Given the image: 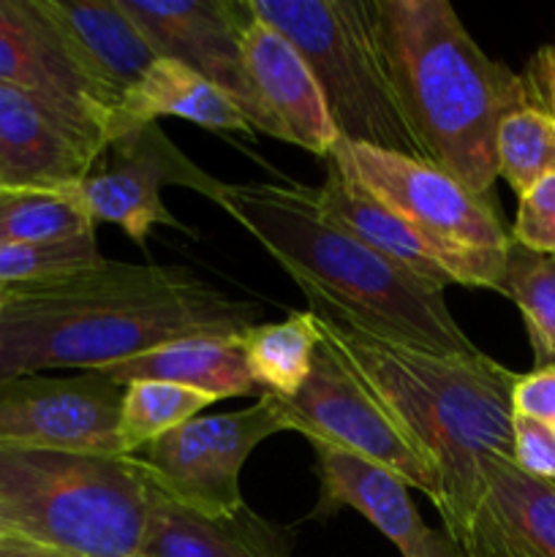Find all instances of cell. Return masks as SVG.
<instances>
[{"label": "cell", "mask_w": 555, "mask_h": 557, "mask_svg": "<svg viewBox=\"0 0 555 557\" xmlns=\"http://www.w3.org/2000/svg\"><path fill=\"white\" fill-rule=\"evenodd\" d=\"M150 482V479H147ZM292 533L243 506L237 515L205 517L150 484L147 525L136 557H288Z\"/></svg>", "instance_id": "d6986e66"}, {"label": "cell", "mask_w": 555, "mask_h": 557, "mask_svg": "<svg viewBox=\"0 0 555 557\" xmlns=\"http://www.w3.org/2000/svg\"><path fill=\"white\" fill-rule=\"evenodd\" d=\"M9 288H5V286H0V310H3V305L5 302H9Z\"/></svg>", "instance_id": "e575fe53"}, {"label": "cell", "mask_w": 555, "mask_h": 557, "mask_svg": "<svg viewBox=\"0 0 555 557\" xmlns=\"http://www.w3.org/2000/svg\"><path fill=\"white\" fill-rule=\"evenodd\" d=\"M248 5L308 60L343 141L430 161L397 96L375 0H248Z\"/></svg>", "instance_id": "8992f818"}, {"label": "cell", "mask_w": 555, "mask_h": 557, "mask_svg": "<svg viewBox=\"0 0 555 557\" xmlns=\"http://www.w3.org/2000/svg\"><path fill=\"white\" fill-rule=\"evenodd\" d=\"M96 237L79 190H0V243H65Z\"/></svg>", "instance_id": "cb8c5ba5"}, {"label": "cell", "mask_w": 555, "mask_h": 557, "mask_svg": "<svg viewBox=\"0 0 555 557\" xmlns=\"http://www.w3.org/2000/svg\"><path fill=\"white\" fill-rule=\"evenodd\" d=\"M163 185H183L212 201L223 188L221 180L196 166L156 123H150L109 141L76 190L92 223H112L136 245H145L156 226L190 232L163 205Z\"/></svg>", "instance_id": "30bf717a"}, {"label": "cell", "mask_w": 555, "mask_h": 557, "mask_svg": "<svg viewBox=\"0 0 555 557\" xmlns=\"http://www.w3.org/2000/svg\"><path fill=\"white\" fill-rule=\"evenodd\" d=\"M9 292L0 310V381L52 368L103 370L188 337H239L264 313L185 267L114 259Z\"/></svg>", "instance_id": "6da1fadb"}, {"label": "cell", "mask_w": 555, "mask_h": 557, "mask_svg": "<svg viewBox=\"0 0 555 557\" xmlns=\"http://www.w3.org/2000/svg\"><path fill=\"white\" fill-rule=\"evenodd\" d=\"M386 63L428 158L493 199L495 139L528 107L522 76L488 58L446 0H375Z\"/></svg>", "instance_id": "277c9868"}, {"label": "cell", "mask_w": 555, "mask_h": 557, "mask_svg": "<svg viewBox=\"0 0 555 557\" xmlns=\"http://www.w3.org/2000/svg\"><path fill=\"white\" fill-rule=\"evenodd\" d=\"M0 190H3V180H0Z\"/></svg>", "instance_id": "d590c367"}, {"label": "cell", "mask_w": 555, "mask_h": 557, "mask_svg": "<svg viewBox=\"0 0 555 557\" xmlns=\"http://www.w3.org/2000/svg\"><path fill=\"white\" fill-rule=\"evenodd\" d=\"M243 54L250 82L267 114L278 125L281 139L324 158L341 136L308 60L294 49L286 36H281L259 16H250L245 25Z\"/></svg>", "instance_id": "ac0fdd59"}, {"label": "cell", "mask_w": 555, "mask_h": 557, "mask_svg": "<svg viewBox=\"0 0 555 557\" xmlns=\"http://www.w3.org/2000/svg\"><path fill=\"white\" fill-rule=\"evenodd\" d=\"M36 25L0 36V85L41 98L107 150L109 120L74 69L36 0Z\"/></svg>", "instance_id": "ffe728a7"}, {"label": "cell", "mask_w": 555, "mask_h": 557, "mask_svg": "<svg viewBox=\"0 0 555 557\" xmlns=\"http://www.w3.org/2000/svg\"><path fill=\"white\" fill-rule=\"evenodd\" d=\"M326 156L335 158L354 183L428 237L493 253L509 248L511 237L501 223L495 201L473 194L433 161L343 139Z\"/></svg>", "instance_id": "ba28073f"}, {"label": "cell", "mask_w": 555, "mask_h": 557, "mask_svg": "<svg viewBox=\"0 0 555 557\" xmlns=\"http://www.w3.org/2000/svg\"><path fill=\"white\" fill-rule=\"evenodd\" d=\"M125 386L98 370L69 379L16 375L0 381V444L76 455H125L120 406Z\"/></svg>", "instance_id": "7c38bea8"}, {"label": "cell", "mask_w": 555, "mask_h": 557, "mask_svg": "<svg viewBox=\"0 0 555 557\" xmlns=\"http://www.w3.org/2000/svg\"><path fill=\"white\" fill-rule=\"evenodd\" d=\"M511 413L533 422H555V368H533L528 375H517Z\"/></svg>", "instance_id": "4dcf8cb0"}, {"label": "cell", "mask_w": 555, "mask_h": 557, "mask_svg": "<svg viewBox=\"0 0 555 557\" xmlns=\"http://www.w3.org/2000/svg\"><path fill=\"white\" fill-rule=\"evenodd\" d=\"M286 422L270 395L237 413L196 417L136 451V462L152 487L185 509L205 517L237 515L245 506L239 473L250 451Z\"/></svg>", "instance_id": "52a82bcc"}, {"label": "cell", "mask_w": 555, "mask_h": 557, "mask_svg": "<svg viewBox=\"0 0 555 557\" xmlns=\"http://www.w3.org/2000/svg\"><path fill=\"white\" fill-rule=\"evenodd\" d=\"M96 237L65 243H0V286L25 288L101 264Z\"/></svg>", "instance_id": "83f0119b"}, {"label": "cell", "mask_w": 555, "mask_h": 557, "mask_svg": "<svg viewBox=\"0 0 555 557\" xmlns=\"http://www.w3.org/2000/svg\"><path fill=\"white\" fill-rule=\"evenodd\" d=\"M324 185L316 188L321 212L354 234L359 243L441 292L446 286H462L504 294L506 250L493 253V250H473L428 237L395 215L390 207L381 205L362 185L354 183L332 156H324Z\"/></svg>", "instance_id": "4fadbf2b"}, {"label": "cell", "mask_w": 555, "mask_h": 557, "mask_svg": "<svg viewBox=\"0 0 555 557\" xmlns=\"http://www.w3.org/2000/svg\"><path fill=\"white\" fill-rule=\"evenodd\" d=\"M158 117H180L210 131L254 134L248 120L212 82L177 60H156L139 85L123 98L109 123V141L156 123ZM109 147V145H107Z\"/></svg>", "instance_id": "7402d4cb"}, {"label": "cell", "mask_w": 555, "mask_h": 557, "mask_svg": "<svg viewBox=\"0 0 555 557\" xmlns=\"http://www.w3.org/2000/svg\"><path fill=\"white\" fill-rule=\"evenodd\" d=\"M158 58L177 60L218 87L243 112L254 134L281 139L267 114L243 54L248 3L232 0H120Z\"/></svg>", "instance_id": "8fae6325"}, {"label": "cell", "mask_w": 555, "mask_h": 557, "mask_svg": "<svg viewBox=\"0 0 555 557\" xmlns=\"http://www.w3.org/2000/svg\"><path fill=\"white\" fill-rule=\"evenodd\" d=\"M215 397L169 381H134L125 386L120 406V444L125 455H136L161 435L199 417Z\"/></svg>", "instance_id": "484cf974"}, {"label": "cell", "mask_w": 555, "mask_h": 557, "mask_svg": "<svg viewBox=\"0 0 555 557\" xmlns=\"http://www.w3.org/2000/svg\"><path fill=\"white\" fill-rule=\"evenodd\" d=\"M550 428H553V433H555V422H553V424H550Z\"/></svg>", "instance_id": "8d00e7d4"}, {"label": "cell", "mask_w": 555, "mask_h": 557, "mask_svg": "<svg viewBox=\"0 0 555 557\" xmlns=\"http://www.w3.org/2000/svg\"><path fill=\"white\" fill-rule=\"evenodd\" d=\"M321 479L319 511L332 515L341 506L357 509L373 522L403 557H460L446 533L430 531L408 498V484L375 462L337 446L313 441Z\"/></svg>", "instance_id": "e0dca14e"}, {"label": "cell", "mask_w": 555, "mask_h": 557, "mask_svg": "<svg viewBox=\"0 0 555 557\" xmlns=\"http://www.w3.org/2000/svg\"><path fill=\"white\" fill-rule=\"evenodd\" d=\"M103 147L41 98L0 85V180L3 188H76Z\"/></svg>", "instance_id": "5bb4252c"}, {"label": "cell", "mask_w": 555, "mask_h": 557, "mask_svg": "<svg viewBox=\"0 0 555 557\" xmlns=\"http://www.w3.org/2000/svg\"><path fill=\"white\" fill-rule=\"evenodd\" d=\"M319 343V321L310 310H305L278 324H259L248 330L243 335V351L259 389L288 400L308 381Z\"/></svg>", "instance_id": "603a6c76"}, {"label": "cell", "mask_w": 555, "mask_h": 557, "mask_svg": "<svg viewBox=\"0 0 555 557\" xmlns=\"http://www.w3.org/2000/svg\"><path fill=\"white\" fill-rule=\"evenodd\" d=\"M511 239L542 256H555V172L520 196Z\"/></svg>", "instance_id": "f1b7e54d"}, {"label": "cell", "mask_w": 555, "mask_h": 557, "mask_svg": "<svg viewBox=\"0 0 555 557\" xmlns=\"http://www.w3.org/2000/svg\"><path fill=\"white\" fill-rule=\"evenodd\" d=\"M504 297L520 308L536 370L555 368V256L533 253L509 239Z\"/></svg>", "instance_id": "d4e9b609"}, {"label": "cell", "mask_w": 555, "mask_h": 557, "mask_svg": "<svg viewBox=\"0 0 555 557\" xmlns=\"http://www.w3.org/2000/svg\"><path fill=\"white\" fill-rule=\"evenodd\" d=\"M522 82H526L528 103L555 120V44L533 54Z\"/></svg>", "instance_id": "1f68e13d"}, {"label": "cell", "mask_w": 555, "mask_h": 557, "mask_svg": "<svg viewBox=\"0 0 555 557\" xmlns=\"http://www.w3.org/2000/svg\"><path fill=\"white\" fill-rule=\"evenodd\" d=\"M288 430L313 444L337 446L400 476L441 506V484L433 468L417 455L381 403L319 343L313 370L294 397L270 395Z\"/></svg>", "instance_id": "9c48e42d"}, {"label": "cell", "mask_w": 555, "mask_h": 557, "mask_svg": "<svg viewBox=\"0 0 555 557\" xmlns=\"http://www.w3.org/2000/svg\"><path fill=\"white\" fill-rule=\"evenodd\" d=\"M460 557H555V482L506 457L482 466V495L462 531Z\"/></svg>", "instance_id": "2e32d148"}, {"label": "cell", "mask_w": 555, "mask_h": 557, "mask_svg": "<svg viewBox=\"0 0 555 557\" xmlns=\"http://www.w3.org/2000/svg\"><path fill=\"white\" fill-rule=\"evenodd\" d=\"M38 5L101 112L112 123V114L123 98L139 85L150 65L161 60L158 52L125 14L120 0H38Z\"/></svg>", "instance_id": "9a60e30c"}, {"label": "cell", "mask_w": 555, "mask_h": 557, "mask_svg": "<svg viewBox=\"0 0 555 557\" xmlns=\"http://www.w3.org/2000/svg\"><path fill=\"white\" fill-rule=\"evenodd\" d=\"M511 435H515V460L517 468L533 473V476L553 479L555 482V433L550 424L533 422V419H511Z\"/></svg>", "instance_id": "f546056e"}, {"label": "cell", "mask_w": 555, "mask_h": 557, "mask_svg": "<svg viewBox=\"0 0 555 557\" xmlns=\"http://www.w3.org/2000/svg\"><path fill=\"white\" fill-rule=\"evenodd\" d=\"M498 177L517 196L555 172V120L536 107H522L504 117L495 139Z\"/></svg>", "instance_id": "4316f807"}, {"label": "cell", "mask_w": 555, "mask_h": 557, "mask_svg": "<svg viewBox=\"0 0 555 557\" xmlns=\"http://www.w3.org/2000/svg\"><path fill=\"white\" fill-rule=\"evenodd\" d=\"M150 482L134 455L0 444V536L74 557H136Z\"/></svg>", "instance_id": "5b68a950"}, {"label": "cell", "mask_w": 555, "mask_h": 557, "mask_svg": "<svg viewBox=\"0 0 555 557\" xmlns=\"http://www.w3.org/2000/svg\"><path fill=\"white\" fill-rule=\"evenodd\" d=\"M221 205L294 277L310 310L417 351L477 354L444 292L359 243L321 212L316 188L294 183H223Z\"/></svg>", "instance_id": "3957f363"}, {"label": "cell", "mask_w": 555, "mask_h": 557, "mask_svg": "<svg viewBox=\"0 0 555 557\" xmlns=\"http://www.w3.org/2000/svg\"><path fill=\"white\" fill-rule=\"evenodd\" d=\"M313 315L321 346L381 403L439 476V515L457 547L482 495V466L490 457L515 455L517 373L482 351L466 357L417 351L365 335L346 321Z\"/></svg>", "instance_id": "7a4b0ae2"}, {"label": "cell", "mask_w": 555, "mask_h": 557, "mask_svg": "<svg viewBox=\"0 0 555 557\" xmlns=\"http://www.w3.org/2000/svg\"><path fill=\"white\" fill-rule=\"evenodd\" d=\"M109 381L128 386L134 381H169L212 395L226 397H264L248 370V359L239 337H188L166 343L152 351L139 354L125 362L98 370Z\"/></svg>", "instance_id": "44dd1931"}, {"label": "cell", "mask_w": 555, "mask_h": 557, "mask_svg": "<svg viewBox=\"0 0 555 557\" xmlns=\"http://www.w3.org/2000/svg\"><path fill=\"white\" fill-rule=\"evenodd\" d=\"M0 557H74L16 536H0Z\"/></svg>", "instance_id": "836d02e7"}, {"label": "cell", "mask_w": 555, "mask_h": 557, "mask_svg": "<svg viewBox=\"0 0 555 557\" xmlns=\"http://www.w3.org/2000/svg\"><path fill=\"white\" fill-rule=\"evenodd\" d=\"M36 0H0V36L20 33L36 25Z\"/></svg>", "instance_id": "d6a6232c"}]
</instances>
